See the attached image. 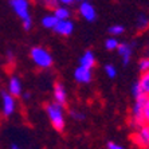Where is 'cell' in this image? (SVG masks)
Wrapping results in <instances>:
<instances>
[{
	"label": "cell",
	"mask_w": 149,
	"mask_h": 149,
	"mask_svg": "<svg viewBox=\"0 0 149 149\" xmlns=\"http://www.w3.org/2000/svg\"><path fill=\"white\" fill-rule=\"evenodd\" d=\"M10 4L15 14L23 22V28L28 31L32 27V19L28 10V0H10Z\"/></svg>",
	"instance_id": "obj_1"
},
{
	"label": "cell",
	"mask_w": 149,
	"mask_h": 149,
	"mask_svg": "<svg viewBox=\"0 0 149 149\" xmlns=\"http://www.w3.org/2000/svg\"><path fill=\"white\" fill-rule=\"evenodd\" d=\"M46 110H47V114L51 121L52 128L58 130V132H62L65 129V117H63V110H62V105H59L58 102H52L46 106Z\"/></svg>",
	"instance_id": "obj_2"
},
{
	"label": "cell",
	"mask_w": 149,
	"mask_h": 149,
	"mask_svg": "<svg viewBox=\"0 0 149 149\" xmlns=\"http://www.w3.org/2000/svg\"><path fill=\"white\" fill-rule=\"evenodd\" d=\"M30 56L34 61L36 66L42 67V69H49L52 65V56L49 51L43 47H34L30 51Z\"/></svg>",
	"instance_id": "obj_3"
},
{
	"label": "cell",
	"mask_w": 149,
	"mask_h": 149,
	"mask_svg": "<svg viewBox=\"0 0 149 149\" xmlns=\"http://www.w3.org/2000/svg\"><path fill=\"white\" fill-rule=\"evenodd\" d=\"M132 141L139 148H148L149 145V125L142 124L136 128V132L132 134Z\"/></svg>",
	"instance_id": "obj_4"
},
{
	"label": "cell",
	"mask_w": 149,
	"mask_h": 149,
	"mask_svg": "<svg viewBox=\"0 0 149 149\" xmlns=\"http://www.w3.org/2000/svg\"><path fill=\"white\" fill-rule=\"evenodd\" d=\"M146 95L141 98H137L136 100V104L133 105L132 108V121H130V125L133 128H137L140 125L145 124L144 122V118H142V106H144V101H145Z\"/></svg>",
	"instance_id": "obj_5"
},
{
	"label": "cell",
	"mask_w": 149,
	"mask_h": 149,
	"mask_svg": "<svg viewBox=\"0 0 149 149\" xmlns=\"http://www.w3.org/2000/svg\"><path fill=\"white\" fill-rule=\"evenodd\" d=\"M52 30H54L56 34L63 35V36H67V35H70L71 32H73L74 24L69 20V19H62V20H58V23L52 27Z\"/></svg>",
	"instance_id": "obj_6"
},
{
	"label": "cell",
	"mask_w": 149,
	"mask_h": 149,
	"mask_svg": "<svg viewBox=\"0 0 149 149\" xmlns=\"http://www.w3.org/2000/svg\"><path fill=\"white\" fill-rule=\"evenodd\" d=\"M1 97H3V114L6 116V117L12 116V114H14V111H15L14 95H11L10 93L3 91V93H1Z\"/></svg>",
	"instance_id": "obj_7"
},
{
	"label": "cell",
	"mask_w": 149,
	"mask_h": 149,
	"mask_svg": "<svg viewBox=\"0 0 149 149\" xmlns=\"http://www.w3.org/2000/svg\"><path fill=\"white\" fill-rule=\"evenodd\" d=\"M79 14L82 15V17L87 22H94L95 19H97L95 8H94L90 3H87L86 0H85V3H82L79 6Z\"/></svg>",
	"instance_id": "obj_8"
},
{
	"label": "cell",
	"mask_w": 149,
	"mask_h": 149,
	"mask_svg": "<svg viewBox=\"0 0 149 149\" xmlns=\"http://www.w3.org/2000/svg\"><path fill=\"white\" fill-rule=\"evenodd\" d=\"M74 78L79 83H89L91 81V69H87L85 66L77 67L74 71Z\"/></svg>",
	"instance_id": "obj_9"
},
{
	"label": "cell",
	"mask_w": 149,
	"mask_h": 149,
	"mask_svg": "<svg viewBox=\"0 0 149 149\" xmlns=\"http://www.w3.org/2000/svg\"><path fill=\"white\" fill-rule=\"evenodd\" d=\"M117 51L122 58L124 66H128L129 62H130V56H132V46L128 45V43H118Z\"/></svg>",
	"instance_id": "obj_10"
},
{
	"label": "cell",
	"mask_w": 149,
	"mask_h": 149,
	"mask_svg": "<svg viewBox=\"0 0 149 149\" xmlns=\"http://www.w3.org/2000/svg\"><path fill=\"white\" fill-rule=\"evenodd\" d=\"M54 100L55 102H58L59 105H66L67 104V94H66V89L63 87L62 83L56 82L54 85Z\"/></svg>",
	"instance_id": "obj_11"
},
{
	"label": "cell",
	"mask_w": 149,
	"mask_h": 149,
	"mask_svg": "<svg viewBox=\"0 0 149 149\" xmlns=\"http://www.w3.org/2000/svg\"><path fill=\"white\" fill-rule=\"evenodd\" d=\"M8 93L14 97H19L22 94V83L17 77H11L10 83H8Z\"/></svg>",
	"instance_id": "obj_12"
},
{
	"label": "cell",
	"mask_w": 149,
	"mask_h": 149,
	"mask_svg": "<svg viewBox=\"0 0 149 149\" xmlns=\"http://www.w3.org/2000/svg\"><path fill=\"white\" fill-rule=\"evenodd\" d=\"M79 62H81V66H85V67H87V69H91V67L95 65V56H94V54L91 51H86L82 56H81Z\"/></svg>",
	"instance_id": "obj_13"
},
{
	"label": "cell",
	"mask_w": 149,
	"mask_h": 149,
	"mask_svg": "<svg viewBox=\"0 0 149 149\" xmlns=\"http://www.w3.org/2000/svg\"><path fill=\"white\" fill-rule=\"evenodd\" d=\"M58 23V17L55 16V15H49V16H45L43 19H42V24H43V27L46 28H51Z\"/></svg>",
	"instance_id": "obj_14"
},
{
	"label": "cell",
	"mask_w": 149,
	"mask_h": 149,
	"mask_svg": "<svg viewBox=\"0 0 149 149\" xmlns=\"http://www.w3.org/2000/svg\"><path fill=\"white\" fill-rule=\"evenodd\" d=\"M139 82H140V85H141L144 93H145L146 95H149V70L145 71V73H142Z\"/></svg>",
	"instance_id": "obj_15"
},
{
	"label": "cell",
	"mask_w": 149,
	"mask_h": 149,
	"mask_svg": "<svg viewBox=\"0 0 149 149\" xmlns=\"http://www.w3.org/2000/svg\"><path fill=\"white\" fill-rule=\"evenodd\" d=\"M54 15L58 17V20H62V19H69L70 16V11L65 7H58L54 11Z\"/></svg>",
	"instance_id": "obj_16"
},
{
	"label": "cell",
	"mask_w": 149,
	"mask_h": 149,
	"mask_svg": "<svg viewBox=\"0 0 149 149\" xmlns=\"http://www.w3.org/2000/svg\"><path fill=\"white\" fill-rule=\"evenodd\" d=\"M149 27V19L145 15H140L139 19H137V30L139 31H144Z\"/></svg>",
	"instance_id": "obj_17"
},
{
	"label": "cell",
	"mask_w": 149,
	"mask_h": 149,
	"mask_svg": "<svg viewBox=\"0 0 149 149\" xmlns=\"http://www.w3.org/2000/svg\"><path fill=\"white\" fill-rule=\"evenodd\" d=\"M132 94H133V97H134L136 100H137V98L144 97V95H146V94L144 93V90H142V87H141V85H140V82H137V83H134V85H133Z\"/></svg>",
	"instance_id": "obj_18"
},
{
	"label": "cell",
	"mask_w": 149,
	"mask_h": 149,
	"mask_svg": "<svg viewBox=\"0 0 149 149\" xmlns=\"http://www.w3.org/2000/svg\"><path fill=\"white\" fill-rule=\"evenodd\" d=\"M142 118H144V122H145V124L149 122V95H146L145 101H144V106H142Z\"/></svg>",
	"instance_id": "obj_19"
},
{
	"label": "cell",
	"mask_w": 149,
	"mask_h": 149,
	"mask_svg": "<svg viewBox=\"0 0 149 149\" xmlns=\"http://www.w3.org/2000/svg\"><path fill=\"white\" fill-rule=\"evenodd\" d=\"M118 46V40L116 38H109L106 39V42H105V47L108 50H116Z\"/></svg>",
	"instance_id": "obj_20"
},
{
	"label": "cell",
	"mask_w": 149,
	"mask_h": 149,
	"mask_svg": "<svg viewBox=\"0 0 149 149\" xmlns=\"http://www.w3.org/2000/svg\"><path fill=\"white\" fill-rule=\"evenodd\" d=\"M139 67L141 70V73H145L149 70V56H145V58H142L141 61L139 62Z\"/></svg>",
	"instance_id": "obj_21"
},
{
	"label": "cell",
	"mask_w": 149,
	"mask_h": 149,
	"mask_svg": "<svg viewBox=\"0 0 149 149\" xmlns=\"http://www.w3.org/2000/svg\"><path fill=\"white\" fill-rule=\"evenodd\" d=\"M122 32H124V27L120 24H114L109 27V34L110 35H121Z\"/></svg>",
	"instance_id": "obj_22"
},
{
	"label": "cell",
	"mask_w": 149,
	"mask_h": 149,
	"mask_svg": "<svg viewBox=\"0 0 149 149\" xmlns=\"http://www.w3.org/2000/svg\"><path fill=\"white\" fill-rule=\"evenodd\" d=\"M105 73H106V75L109 78H114L117 75V70H116V67L113 65H106L105 66Z\"/></svg>",
	"instance_id": "obj_23"
},
{
	"label": "cell",
	"mask_w": 149,
	"mask_h": 149,
	"mask_svg": "<svg viewBox=\"0 0 149 149\" xmlns=\"http://www.w3.org/2000/svg\"><path fill=\"white\" fill-rule=\"evenodd\" d=\"M70 116H71L74 120H83V118H85V116H83L82 113H78V111H75V110L70 111Z\"/></svg>",
	"instance_id": "obj_24"
},
{
	"label": "cell",
	"mask_w": 149,
	"mask_h": 149,
	"mask_svg": "<svg viewBox=\"0 0 149 149\" xmlns=\"http://www.w3.org/2000/svg\"><path fill=\"white\" fill-rule=\"evenodd\" d=\"M106 146H108L109 149H122L121 145H118V144H116V142H113V141H109L108 144H106Z\"/></svg>",
	"instance_id": "obj_25"
},
{
	"label": "cell",
	"mask_w": 149,
	"mask_h": 149,
	"mask_svg": "<svg viewBox=\"0 0 149 149\" xmlns=\"http://www.w3.org/2000/svg\"><path fill=\"white\" fill-rule=\"evenodd\" d=\"M7 58L10 59V61H11V59H14V54H12L11 51H8V52H7Z\"/></svg>",
	"instance_id": "obj_26"
},
{
	"label": "cell",
	"mask_w": 149,
	"mask_h": 149,
	"mask_svg": "<svg viewBox=\"0 0 149 149\" xmlns=\"http://www.w3.org/2000/svg\"><path fill=\"white\" fill-rule=\"evenodd\" d=\"M61 3H65V4H70V3H73L74 0H59Z\"/></svg>",
	"instance_id": "obj_27"
},
{
	"label": "cell",
	"mask_w": 149,
	"mask_h": 149,
	"mask_svg": "<svg viewBox=\"0 0 149 149\" xmlns=\"http://www.w3.org/2000/svg\"><path fill=\"white\" fill-rule=\"evenodd\" d=\"M11 148H12V149H17V148H19V146H17L16 144H12V145H11Z\"/></svg>",
	"instance_id": "obj_28"
},
{
	"label": "cell",
	"mask_w": 149,
	"mask_h": 149,
	"mask_svg": "<svg viewBox=\"0 0 149 149\" xmlns=\"http://www.w3.org/2000/svg\"><path fill=\"white\" fill-rule=\"evenodd\" d=\"M28 98H30V94L26 93V94H24V100H28Z\"/></svg>",
	"instance_id": "obj_29"
},
{
	"label": "cell",
	"mask_w": 149,
	"mask_h": 149,
	"mask_svg": "<svg viewBox=\"0 0 149 149\" xmlns=\"http://www.w3.org/2000/svg\"><path fill=\"white\" fill-rule=\"evenodd\" d=\"M78 1H85V0H78Z\"/></svg>",
	"instance_id": "obj_30"
},
{
	"label": "cell",
	"mask_w": 149,
	"mask_h": 149,
	"mask_svg": "<svg viewBox=\"0 0 149 149\" xmlns=\"http://www.w3.org/2000/svg\"><path fill=\"white\" fill-rule=\"evenodd\" d=\"M50 1H55V0H50Z\"/></svg>",
	"instance_id": "obj_31"
},
{
	"label": "cell",
	"mask_w": 149,
	"mask_h": 149,
	"mask_svg": "<svg viewBox=\"0 0 149 149\" xmlns=\"http://www.w3.org/2000/svg\"><path fill=\"white\" fill-rule=\"evenodd\" d=\"M148 148H149V145H148Z\"/></svg>",
	"instance_id": "obj_32"
},
{
	"label": "cell",
	"mask_w": 149,
	"mask_h": 149,
	"mask_svg": "<svg viewBox=\"0 0 149 149\" xmlns=\"http://www.w3.org/2000/svg\"><path fill=\"white\" fill-rule=\"evenodd\" d=\"M148 125H149V122H148Z\"/></svg>",
	"instance_id": "obj_33"
}]
</instances>
